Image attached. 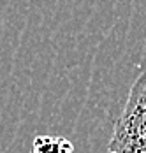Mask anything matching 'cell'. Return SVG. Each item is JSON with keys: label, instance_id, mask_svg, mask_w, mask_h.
Segmentation results:
<instances>
[{"label": "cell", "instance_id": "obj_1", "mask_svg": "<svg viewBox=\"0 0 146 153\" xmlns=\"http://www.w3.org/2000/svg\"><path fill=\"white\" fill-rule=\"evenodd\" d=\"M30 153H74V146L69 139L62 136H35Z\"/></svg>", "mask_w": 146, "mask_h": 153}]
</instances>
